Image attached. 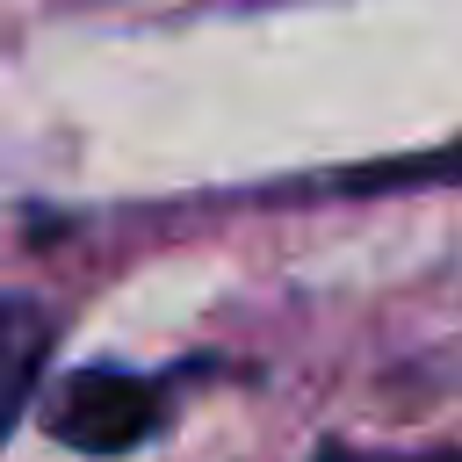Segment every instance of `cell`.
<instances>
[{
  "mask_svg": "<svg viewBox=\"0 0 462 462\" xmlns=\"http://www.w3.org/2000/svg\"><path fill=\"white\" fill-rule=\"evenodd\" d=\"M455 166H462V159H455Z\"/></svg>",
  "mask_w": 462,
  "mask_h": 462,
  "instance_id": "4",
  "label": "cell"
},
{
  "mask_svg": "<svg viewBox=\"0 0 462 462\" xmlns=\"http://www.w3.org/2000/svg\"><path fill=\"white\" fill-rule=\"evenodd\" d=\"M318 462H462V448H440V455H346V448H325Z\"/></svg>",
  "mask_w": 462,
  "mask_h": 462,
  "instance_id": "3",
  "label": "cell"
},
{
  "mask_svg": "<svg viewBox=\"0 0 462 462\" xmlns=\"http://www.w3.org/2000/svg\"><path fill=\"white\" fill-rule=\"evenodd\" d=\"M159 419H166V397L144 375H123V368H87L51 404V433L65 448H87V455H123V448L152 440Z\"/></svg>",
  "mask_w": 462,
  "mask_h": 462,
  "instance_id": "1",
  "label": "cell"
},
{
  "mask_svg": "<svg viewBox=\"0 0 462 462\" xmlns=\"http://www.w3.org/2000/svg\"><path fill=\"white\" fill-rule=\"evenodd\" d=\"M29 354H36V332L22 325V310H7V318H0V433H7V426H14V411H22Z\"/></svg>",
  "mask_w": 462,
  "mask_h": 462,
  "instance_id": "2",
  "label": "cell"
}]
</instances>
